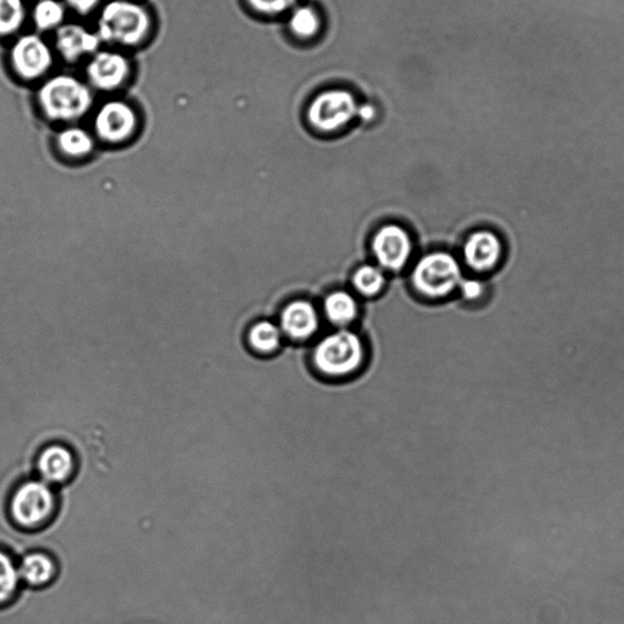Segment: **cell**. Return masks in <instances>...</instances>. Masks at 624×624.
I'll use <instances>...</instances> for the list:
<instances>
[{
  "instance_id": "obj_7",
  "label": "cell",
  "mask_w": 624,
  "mask_h": 624,
  "mask_svg": "<svg viewBox=\"0 0 624 624\" xmlns=\"http://www.w3.org/2000/svg\"><path fill=\"white\" fill-rule=\"evenodd\" d=\"M12 68L27 81L39 80L53 67L52 49L37 34L22 36L12 47Z\"/></svg>"
},
{
  "instance_id": "obj_10",
  "label": "cell",
  "mask_w": 624,
  "mask_h": 624,
  "mask_svg": "<svg viewBox=\"0 0 624 624\" xmlns=\"http://www.w3.org/2000/svg\"><path fill=\"white\" fill-rule=\"evenodd\" d=\"M372 248L383 268L399 270L406 264L413 245L405 230L390 224L374 236Z\"/></svg>"
},
{
  "instance_id": "obj_23",
  "label": "cell",
  "mask_w": 624,
  "mask_h": 624,
  "mask_svg": "<svg viewBox=\"0 0 624 624\" xmlns=\"http://www.w3.org/2000/svg\"><path fill=\"white\" fill-rule=\"evenodd\" d=\"M353 282L356 291L366 296H372L382 290L384 276L380 269L365 265L355 272Z\"/></svg>"
},
{
  "instance_id": "obj_26",
  "label": "cell",
  "mask_w": 624,
  "mask_h": 624,
  "mask_svg": "<svg viewBox=\"0 0 624 624\" xmlns=\"http://www.w3.org/2000/svg\"><path fill=\"white\" fill-rule=\"evenodd\" d=\"M461 290H463L464 296L469 301H473V299H477L481 295L482 285L477 281H465L461 284Z\"/></svg>"
},
{
  "instance_id": "obj_6",
  "label": "cell",
  "mask_w": 624,
  "mask_h": 624,
  "mask_svg": "<svg viewBox=\"0 0 624 624\" xmlns=\"http://www.w3.org/2000/svg\"><path fill=\"white\" fill-rule=\"evenodd\" d=\"M359 114L354 98L345 91H330L320 94L311 103L309 119L320 131H336Z\"/></svg>"
},
{
  "instance_id": "obj_8",
  "label": "cell",
  "mask_w": 624,
  "mask_h": 624,
  "mask_svg": "<svg viewBox=\"0 0 624 624\" xmlns=\"http://www.w3.org/2000/svg\"><path fill=\"white\" fill-rule=\"evenodd\" d=\"M139 124L134 109L122 101H110L95 112L94 131L109 144H120L131 139Z\"/></svg>"
},
{
  "instance_id": "obj_15",
  "label": "cell",
  "mask_w": 624,
  "mask_h": 624,
  "mask_svg": "<svg viewBox=\"0 0 624 624\" xmlns=\"http://www.w3.org/2000/svg\"><path fill=\"white\" fill-rule=\"evenodd\" d=\"M21 582L30 588H43L57 577L56 560L43 552L24 554L19 564Z\"/></svg>"
},
{
  "instance_id": "obj_4",
  "label": "cell",
  "mask_w": 624,
  "mask_h": 624,
  "mask_svg": "<svg viewBox=\"0 0 624 624\" xmlns=\"http://www.w3.org/2000/svg\"><path fill=\"white\" fill-rule=\"evenodd\" d=\"M57 510V493L43 480L20 483L10 494L8 514L12 523L23 531L39 530L51 522Z\"/></svg>"
},
{
  "instance_id": "obj_18",
  "label": "cell",
  "mask_w": 624,
  "mask_h": 624,
  "mask_svg": "<svg viewBox=\"0 0 624 624\" xmlns=\"http://www.w3.org/2000/svg\"><path fill=\"white\" fill-rule=\"evenodd\" d=\"M324 311L336 326H345L356 319L358 304L351 294L335 292L329 295L326 302H324Z\"/></svg>"
},
{
  "instance_id": "obj_11",
  "label": "cell",
  "mask_w": 624,
  "mask_h": 624,
  "mask_svg": "<svg viewBox=\"0 0 624 624\" xmlns=\"http://www.w3.org/2000/svg\"><path fill=\"white\" fill-rule=\"evenodd\" d=\"M37 470L48 484H66L77 471V457L68 445L51 444L37 457Z\"/></svg>"
},
{
  "instance_id": "obj_1",
  "label": "cell",
  "mask_w": 624,
  "mask_h": 624,
  "mask_svg": "<svg viewBox=\"0 0 624 624\" xmlns=\"http://www.w3.org/2000/svg\"><path fill=\"white\" fill-rule=\"evenodd\" d=\"M365 349L359 336L349 331L333 333L315 349L312 363L321 378L328 381H346L363 368Z\"/></svg>"
},
{
  "instance_id": "obj_3",
  "label": "cell",
  "mask_w": 624,
  "mask_h": 624,
  "mask_svg": "<svg viewBox=\"0 0 624 624\" xmlns=\"http://www.w3.org/2000/svg\"><path fill=\"white\" fill-rule=\"evenodd\" d=\"M37 98L47 119L57 122L78 121L93 105L90 87L70 74H57L46 81Z\"/></svg>"
},
{
  "instance_id": "obj_2",
  "label": "cell",
  "mask_w": 624,
  "mask_h": 624,
  "mask_svg": "<svg viewBox=\"0 0 624 624\" xmlns=\"http://www.w3.org/2000/svg\"><path fill=\"white\" fill-rule=\"evenodd\" d=\"M152 29L148 10L130 0H112L98 20V36L102 42L122 47L141 44Z\"/></svg>"
},
{
  "instance_id": "obj_21",
  "label": "cell",
  "mask_w": 624,
  "mask_h": 624,
  "mask_svg": "<svg viewBox=\"0 0 624 624\" xmlns=\"http://www.w3.org/2000/svg\"><path fill=\"white\" fill-rule=\"evenodd\" d=\"M27 9L22 0H0V36L16 33L22 27Z\"/></svg>"
},
{
  "instance_id": "obj_13",
  "label": "cell",
  "mask_w": 624,
  "mask_h": 624,
  "mask_svg": "<svg viewBox=\"0 0 624 624\" xmlns=\"http://www.w3.org/2000/svg\"><path fill=\"white\" fill-rule=\"evenodd\" d=\"M502 243L489 231H480L467 240L464 254L467 264L477 271L490 270L496 265L502 255Z\"/></svg>"
},
{
  "instance_id": "obj_9",
  "label": "cell",
  "mask_w": 624,
  "mask_h": 624,
  "mask_svg": "<svg viewBox=\"0 0 624 624\" xmlns=\"http://www.w3.org/2000/svg\"><path fill=\"white\" fill-rule=\"evenodd\" d=\"M131 67L127 57L118 52H97L85 74L92 87L98 91L112 92L127 81L130 77Z\"/></svg>"
},
{
  "instance_id": "obj_25",
  "label": "cell",
  "mask_w": 624,
  "mask_h": 624,
  "mask_svg": "<svg viewBox=\"0 0 624 624\" xmlns=\"http://www.w3.org/2000/svg\"><path fill=\"white\" fill-rule=\"evenodd\" d=\"M101 0H67V4L80 16H89Z\"/></svg>"
},
{
  "instance_id": "obj_20",
  "label": "cell",
  "mask_w": 624,
  "mask_h": 624,
  "mask_svg": "<svg viewBox=\"0 0 624 624\" xmlns=\"http://www.w3.org/2000/svg\"><path fill=\"white\" fill-rule=\"evenodd\" d=\"M66 19V7L58 0H40L33 8V22L41 31L58 30Z\"/></svg>"
},
{
  "instance_id": "obj_5",
  "label": "cell",
  "mask_w": 624,
  "mask_h": 624,
  "mask_svg": "<svg viewBox=\"0 0 624 624\" xmlns=\"http://www.w3.org/2000/svg\"><path fill=\"white\" fill-rule=\"evenodd\" d=\"M416 289L424 295L445 296L461 283L457 261L445 253L424 256L414 272Z\"/></svg>"
},
{
  "instance_id": "obj_24",
  "label": "cell",
  "mask_w": 624,
  "mask_h": 624,
  "mask_svg": "<svg viewBox=\"0 0 624 624\" xmlns=\"http://www.w3.org/2000/svg\"><path fill=\"white\" fill-rule=\"evenodd\" d=\"M295 0H248L251 7L261 12V14H281V12L289 10Z\"/></svg>"
},
{
  "instance_id": "obj_16",
  "label": "cell",
  "mask_w": 624,
  "mask_h": 624,
  "mask_svg": "<svg viewBox=\"0 0 624 624\" xmlns=\"http://www.w3.org/2000/svg\"><path fill=\"white\" fill-rule=\"evenodd\" d=\"M57 145L62 155L79 160L92 154L94 151V139L89 131L71 127L58 134Z\"/></svg>"
},
{
  "instance_id": "obj_22",
  "label": "cell",
  "mask_w": 624,
  "mask_h": 624,
  "mask_svg": "<svg viewBox=\"0 0 624 624\" xmlns=\"http://www.w3.org/2000/svg\"><path fill=\"white\" fill-rule=\"evenodd\" d=\"M290 27L296 37L305 40L312 39L320 30L319 14L312 8H299L291 17Z\"/></svg>"
},
{
  "instance_id": "obj_19",
  "label": "cell",
  "mask_w": 624,
  "mask_h": 624,
  "mask_svg": "<svg viewBox=\"0 0 624 624\" xmlns=\"http://www.w3.org/2000/svg\"><path fill=\"white\" fill-rule=\"evenodd\" d=\"M249 342L255 352L270 354L278 351L281 343V331L276 324L261 321L254 324L249 332Z\"/></svg>"
},
{
  "instance_id": "obj_17",
  "label": "cell",
  "mask_w": 624,
  "mask_h": 624,
  "mask_svg": "<svg viewBox=\"0 0 624 624\" xmlns=\"http://www.w3.org/2000/svg\"><path fill=\"white\" fill-rule=\"evenodd\" d=\"M20 572L16 557L0 548V607L14 601L20 591Z\"/></svg>"
},
{
  "instance_id": "obj_14",
  "label": "cell",
  "mask_w": 624,
  "mask_h": 624,
  "mask_svg": "<svg viewBox=\"0 0 624 624\" xmlns=\"http://www.w3.org/2000/svg\"><path fill=\"white\" fill-rule=\"evenodd\" d=\"M281 326L292 339L306 340L319 329L318 312L308 302H294L283 310Z\"/></svg>"
},
{
  "instance_id": "obj_12",
  "label": "cell",
  "mask_w": 624,
  "mask_h": 624,
  "mask_svg": "<svg viewBox=\"0 0 624 624\" xmlns=\"http://www.w3.org/2000/svg\"><path fill=\"white\" fill-rule=\"evenodd\" d=\"M102 41L97 33L81 27V24H64L57 31V51L68 62H78L87 56H94Z\"/></svg>"
}]
</instances>
